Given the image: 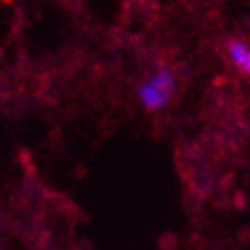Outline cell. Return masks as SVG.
Masks as SVG:
<instances>
[{
	"label": "cell",
	"instance_id": "1",
	"mask_svg": "<svg viewBox=\"0 0 250 250\" xmlns=\"http://www.w3.org/2000/svg\"><path fill=\"white\" fill-rule=\"evenodd\" d=\"M177 89V79L172 68L163 66L143 81L136 89L140 104L146 111H159L167 107Z\"/></svg>",
	"mask_w": 250,
	"mask_h": 250
},
{
	"label": "cell",
	"instance_id": "2",
	"mask_svg": "<svg viewBox=\"0 0 250 250\" xmlns=\"http://www.w3.org/2000/svg\"><path fill=\"white\" fill-rule=\"evenodd\" d=\"M227 52L229 58L232 61L240 72H243L245 75H250V47L247 43L240 42V40H230L227 43Z\"/></svg>",
	"mask_w": 250,
	"mask_h": 250
}]
</instances>
